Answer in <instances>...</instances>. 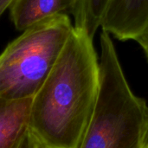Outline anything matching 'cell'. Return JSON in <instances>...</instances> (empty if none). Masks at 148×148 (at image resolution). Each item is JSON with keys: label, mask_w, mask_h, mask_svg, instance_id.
<instances>
[{"label": "cell", "mask_w": 148, "mask_h": 148, "mask_svg": "<svg viewBox=\"0 0 148 148\" xmlns=\"http://www.w3.org/2000/svg\"><path fill=\"white\" fill-rule=\"evenodd\" d=\"M136 42L142 48V49H143V51H144V53L146 55V57H147L148 62V30L145 34H143Z\"/></svg>", "instance_id": "9c48e42d"}, {"label": "cell", "mask_w": 148, "mask_h": 148, "mask_svg": "<svg viewBox=\"0 0 148 148\" xmlns=\"http://www.w3.org/2000/svg\"><path fill=\"white\" fill-rule=\"evenodd\" d=\"M73 29L68 14H61L29 28L12 40L0 54V98L32 99Z\"/></svg>", "instance_id": "3957f363"}, {"label": "cell", "mask_w": 148, "mask_h": 148, "mask_svg": "<svg viewBox=\"0 0 148 148\" xmlns=\"http://www.w3.org/2000/svg\"><path fill=\"white\" fill-rule=\"evenodd\" d=\"M75 0H16L10 8V18L18 31L61 14L72 11Z\"/></svg>", "instance_id": "5b68a950"}, {"label": "cell", "mask_w": 148, "mask_h": 148, "mask_svg": "<svg viewBox=\"0 0 148 148\" xmlns=\"http://www.w3.org/2000/svg\"><path fill=\"white\" fill-rule=\"evenodd\" d=\"M93 41L74 27L53 69L32 98L28 128L39 146L79 147L100 90V65Z\"/></svg>", "instance_id": "6da1fadb"}, {"label": "cell", "mask_w": 148, "mask_h": 148, "mask_svg": "<svg viewBox=\"0 0 148 148\" xmlns=\"http://www.w3.org/2000/svg\"><path fill=\"white\" fill-rule=\"evenodd\" d=\"M100 90L78 148H148V105L130 88L113 36L101 30Z\"/></svg>", "instance_id": "7a4b0ae2"}, {"label": "cell", "mask_w": 148, "mask_h": 148, "mask_svg": "<svg viewBox=\"0 0 148 148\" xmlns=\"http://www.w3.org/2000/svg\"><path fill=\"white\" fill-rule=\"evenodd\" d=\"M101 29L121 41H137L148 30V0H110Z\"/></svg>", "instance_id": "277c9868"}, {"label": "cell", "mask_w": 148, "mask_h": 148, "mask_svg": "<svg viewBox=\"0 0 148 148\" xmlns=\"http://www.w3.org/2000/svg\"><path fill=\"white\" fill-rule=\"evenodd\" d=\"M31 101L0 98V148H12L28 130Z\"/></svg>", "instance_id": "8992f818"}, {"label": "cell", "mask_w": 148, "mask_h": 148, "mask_svg": "<svg viewBox=\"0 0 148 148\" xmlns=\"http://www.w3.org/2000/svg\"><path fill=\"white\" fill-rule=\"evenodd\" d=\"M110 0H75L71 11L74 27L83 30L91 38L101 25Z\"/></svg>", "instance_id": "52a82bcc"}, {"label": "cell", "mask_w": 148, "mask_h": 148, "mask_svg": "<svg viewBox=\"0 0 148 148\" xmlns=\"http://www.w3.org/2000/svg\"><path fill=\"white\" fill-rule=\"evenodd\" d=\"M36 148H47V147H41V146H39V145L37 144V147H36Z\"/></svg>", "instance_id": "8fae6325"}, {"label": "cell", "mask_w": 148, "mask_h": 148, "mask_svg": "<svg viewBox=\"0 0 148 148\" xmlns=\"http://www.w3.org/2000/svg\"><path fill=\"white\" fill-rule=\"evenodd\" d=\"M36 147L37 142L33 138L28 128V130L21 136V138L17 140V142L12 148H36Z\"/></svg>", "instance_id": "ba28073f"}, {"label": "cell", "mask_w": 148, "mask_h": 148, "mask_svg": "<svg viewBox=\"0 0 148 148\" xmlns=\"http://www.w3.org/2000/svg\"><path fill=\"white\" fill-rule=\"evenodd\" d=\"M16 0H0V17L3 14L12 6Z\"/></svg>", "instance_id": "30bf717a"}]
</instances>
